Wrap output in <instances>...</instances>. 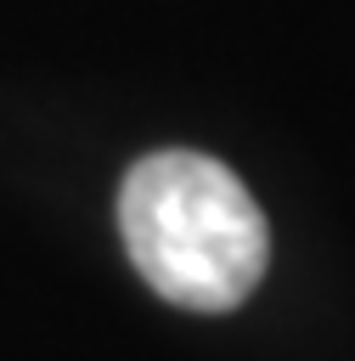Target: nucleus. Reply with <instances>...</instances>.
I'll return each instance as SVG.
<instances>
[{
	"label": "nucleus",
	"instance_id": "obj_1",
	"mask_svg": "<svg viewBox=\"0 0 355 361\" xmlns=\"http://www.w3.org/2000/svg\"><path fill=\"white\" fill-rule=\"evenodd\" d=\"M118 231L130 265L180 310H237L265 265H270V226L254 192L208 152L163 147L130 164L118 186Z\"/></svg>",
	"mask_w": 355,
	"mask_h": 361
}]
</instances>
